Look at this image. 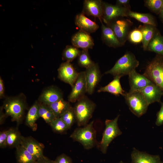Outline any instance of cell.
<instances>
[{"label":"cell","instance_id":"cell-1","mask_svg":"<svg viewBox=\"0 0 163 163\" xmlns=\"http://www.w3.org/2000/svg\"><path fill=\"white\" fill-rule=\"evenodd\" d=\"M139 64V61L132 53L127 52L116 62L113 67L106 71V74H110L114 77H120L129 75Z\"/></svg>","mask_w":163,"mask_h":163},{"label":"cell","instance_id":"cell-2","mask_svg":"<svg viewBox=\"0 0 163 163\" xmlns=\"http://www.w3.org/2000/svg\"><path fill=\"white\" fill-rule=\"evenodd\" d=\"M94 122L92 121L83 127L76 128L70 136L73 141L80 143L86 149H91L98 144Z\"/></svg>","mask_w":163,"mask_h":163},{"label":"cell","instance_id":"cell-3","mask_svg":"<svg viewBox=\"0 0 163 163\" xmlns=\"http://www.w3.org/2000/svg\"><path fill=\"white\" fill-rule=\"evenodd\" d=\"M96 106V104L85 95L77 101L73 108L78 126H85L88 124Z\"/></svg>","mask_w":163,"mask_h":163},{"label":"cell","instance_id":"cell-4","mask_svg":"<svg viewBox=\"0 0 163 163\" xmlns=\"http://www.w3.org/2000/svg\"><path fill=\"white\" fill-rule=\"evenodd\" d=\"M143 75L163 91V56L156 54L146 66Z\"/></svg>","mask_w":163,"mask_h":163},{"label":"cell","instance_id":"cell-5","mask_svg":"<svg viewBox=\"0 0 163 163\" xmlns=\"http://www.w3.org/2000/svg\"><path fill=\"white\" fill-rule=\"evenodd\" d=\"M119 116L120 115H118L113 119H106L105 121V127L102 138L97 145L98 148L103 154L106 153L107 148L112 141L122 133L118 124Z\"/></svg>","mask_w":163,"mask_h":163},{"label":"cell","instance_id":"cell-6","mask_svg":"<svg viewBox=\"0 0 163 163\" xmlns=\"http://www.w3.org/2000/svg\"><path fill=\"white\" fill-rule=\"evenodd\" d=\"M131 111L140 117L147 112L149 104L139 91H129L123 96Z\"/></svg>","mask_w":163,"mask_h":163},{"label":"cell","instance_id":"cell-7","mask_svg":"<svg viewBox=\"0 0 163 163\" xmlns=\"http://www.w3.org/2000/svg\"><path fill=\"white\" fill-rule=\"evenodd\" d=\"M6 116H9L13 121L16 122L19 125L23 120L26 105L24 101L18 97L7 99L2 106Z\"/></svg>","mask_w":163,"mask_h":163},{"label":"cell","instance_id":"cell-8","mask_svg":"<svg viewBox=\"0 0 163 163\" xmlns=\"http://www.w3.org/2000/svg\"><path fill=\"white\" fill-rule=\"evenodd\" d=\"M132 24L130 20L120 18L112 21L106 25L112 29L118 40L123 46L128 39L129 29Z\"/></svg>","mask_w":163,"mask_h":163},{"label":"cell","instance_id":"cell-9","mask_svg":"<svg viewBox=\"0 0 163 163\" xmlns=\"http://www.w3.org/2000/svg\"><path fill=\"white\" fill-rule=\"evenodd\" d=\"M102 21L108 24L119 18L128 17L127 14L130 9L116 5H113L103 2Z\"/></svg>","mask_w":163,"mask_h":163},{"label":"cell","instance_id":"cell-10","mask_svg":"<svg viewBox=\"0 0 163 163\" xmlns=\"http://www.w3.org/2000/svg\"><path fill=\"white\" fill-rule=\"evenodd\" d=\"M84 72L87 92L89 94H92L101 77L98 65L94 63L91 67L86 69Z\"/></svg>","mask_w":163,"mask_h":163},{"label":"cell","instance_id":"cell-11","mask_svg":"<svg viewBox=\"0 0 163 163\" xmlns=\"http://www.w3.org/2000/svg\"><path fill=\"white\" fill-rule=\"evenodd\" d=\"M87 92L86 84L84 71L79 72L77 78L69 94V102L74 103L85 96Z\"/></svg>","mask_w":163,"mask_h":163},{"label":"cell","instance_id":"cell-12","mask_svg":"<svg viewBox=\"0 0 163 163\" xmlns=\"http://www.w3.org/2000/svg\"><path fill=\"white\" fill-rule=\"evenodd\" d=\"M58 77L62 81L71 86H73L79 73L75 69L70 62H66L61 64L58 69Z\"/></svg>","mask_w":163,"mask_h":163},{"label":"cell","instance_id":"cell-13","mask_svg":"<svg viewBox=\"0 0 163 163\" xmlns=\"http://www.w3.org/2000/svg\"><path fill=\"white\" fill-rule=\"evenodd\" d=\"M20 145L32 155L37 161L44 156L43 145L31 136H22Z\"/></svg>","mask_w":163,"mask_h":163},{"label":"cell","instance_id":"cell-14","mask_svg":"<svg viewBox=\"0 0 163 163\" xmlns=\"http://www.w3.org/2000/svg\"><path fill=\"white\" fill-rule=\"evenodd\" d=\"M103 2L101 0H85L82 13L99 18L102 22Z\"/></svg>","mask_w":163,"mask_h":163},{"label":"cell","instance_id":"cell-15","mask_svg":"<svg viewBox=\"0 0 163 163\" xmlns=\"http://www.w3.org/2000/svg\"><path fill=\"white\" fill-rule=\"evenodd\" d=\"M71 42L74 46L82 50L92 49L94 43L90 34L80 30L72 37Z\"/></svg>","mask_w":163,"mask_h":163},{"label":"cell","instance_id":"cell-16","mask_svg":"<svg viewBox=\"0 0 163 163\" xmlns=\"http://www.w3.org/2000/svg\"><path fill=\"white\" fill-rule=\"evenodd\" d=\"M130 89L129 91H139L153 83L144 75L137 72L134 70L129 75Z\"/></svg>","mask_w":163,"mask_h":163},{"label":"cell","instance_id":"cell-17","mask_svg":"<svg viewBox=\"0 0 163 163\" xmlns=\"http://www.w3.org/2000/svg\"><path fill=\"white\" fill-rule=\"evenodd\" d=\"M139 91L149 105L155 102H161V99L163 95V91L154 83L142 88Z\"/></svg>","mask_w":163,"mask_h":163},{"label":"cell","instance_id":"cell-18","mask_svg":"<svg viewBox=\"0 0 163 163\" xmlns=\"http://www.w3.org/2000/svg\"><path fill=\"white\" fill-rule=\"evenodd\" d=\"M131 163H163L159 155H153L134 148L131 154Z\"/></svg>","mask_w":163,"mask_h":163},{"label":"cell","instance_id":"cell-19","mask_svg":"<svg viewBox=\"0 0 163 163\" xmlns=\"http://www.w3.org/2000/svg\"><path fill=\"white\" fill-rule=\"evenodd\" d=\"M63 99L61 91L56 88L51 86L46 89L40 96V103L49 105L59 100Z\"/></svg>","mask_w":163,"mask_h":163},{"label":"cell","instance_id":"cell-20","mask_svg":"<svg viewBox=\"0 0 163 163\" xmlns=\"http://www.w3.org/2000/svg\"><path fill=\"white\" fill-rule=\"evenodd\" d=\"M75 23L80 30L89 34L95 32L99 27L98 25L95 22L87 18L82 13L76 15Z\"/></svg>","mask_w":163,"mask_h":163},{"label":"cell","instance_id":"cell-21","mask_svg":"<svg viewBox=\"0 0 163 163\" xmlns=\"http://www.w3.org/2000/svg\"><path fill=\"white\" fill-rule=\"evenodd\" d=\"M101 23V38L104 43L110 47L116 48L122 46L112 29Z\"/></svg>","mask_w":163,"mask_h":163},{"label":"cell","instance_id":"cell-22","mask_svg":"<svg viewBox=\"0 0 163 163\" xmlns=\"http://www.w3.org/2000/svg\"><path fill=\"white\" fill-rule=\"evenodd\" d=\"M120 78L118 76L114 77L111 82L107 85L100 88L97 92H108L116 96L121 95L123 96L126 92L122 88L120 81Z\"/></svg>","mask_w":163,"mask_h":163},{"label":"cell","instance_id":"cell-23","mask_svg":"<svg viewBox=\"0 0 163 163\" xmlns=\"http://www.w3.org/2000/svg\"><path fill=\"white\" fill-rule=\"evenodd\" d=\"M146 50L163 56V36L157 30L149 43Z\"/></svg>","mask_w":163,"mask_h":163},{"label":"cell","instance_id":"cell-24","mask_svg":"<svg viewBox=\"0 0 163 163\" xmlns=\"http://www.w3.org/2000/svg\"><path fill=\"white\" fill-rule=\"evenodd\" d=\"M138 28L141 30L142 35V47L144 50H146L148 44L158 29L156 27L149 24L139 25Z\"/></svg>","mask_w":163,"mask_h":163},{"label":"cell","instance_id":"cell-25","mask_svg":"<svg viewBox=\"0 0 163 163\" xmlns=\"http://www.w3.org/2000/svg\"><path fill=\"white\" fill-rule=\"evenodd\" d=\"M39 108V103L36 102L29 110L26 117V124L33 131L37 128L36 121L40 118Z\"/></svg>","mask_w":163,"mask_h":163},{"label":"cell","instance_id":"cell-26","mask_svg":"<svg viewBox=\"0 0 163 163\" xmlns=\"http://www.w3.org/2000/svg\"><path fill=\"white\" fill-rule=\"evenodd\" d=\"M15 156L17 163H36L37 160L21 145L16 148Z\"/></svg>","mask_w":163,"mask_h":163},{"label":"cell","instance_id":"cell-27","mask_svg":"<svg viewBox=\"0 0 163 163\" xmlns=\"http://www.w3.org/2000/svg\"><path fill=\"white\" fill-rule=\"evenodd\" d=\"M127 16L136 19L144 24L152 25L155 27L157 26L155 18L150 14L140 13L130 10L128 12Z\"/></svg>","mask_w":163,"mask_h":163},{"label":"cell","instance_id":"cell-28","mask_svg":"<svg viewBox=\"0 0 163 163\" xmlns=\"http://www.w3.org/2000/svg\"><path fill=\"white\" fill-rule=\"evenodd\" d=\"M48 105L56 118L60 117L71 106L69 102L64 100L63 98Z\"/></svg>","mask_w":163,"mask_h":163},{"label":"cell","instance_id":"cell-29","mask_svg":"<svg viewBox=\"0 0 163 163\" xmlns=\"http://www.w3.org/2000/svg\"><path fill=\"white\" fill-rule=\"evenodd\" d=\"M7 137V146L15 147L21 145L22 136L18 128H10Z\"/></svg>","mask_w":163,"mask_h":163},{"label":"cell","instance_id":"cell-30","mask_svg":"<svg viewBox=\"0 0 163 163\" xmlns=\"http://www.w3.org/2000/svg\"><path fill=\"white\" fill-rule=\"evenodd\" d=\"M39 114L49 124L56 118L48 105L39 103Z\"/></svg>","mask_w":163,"mask_h":163},{"label":"cell","instance_id":"cell-31","mask_svg":"<svg viewBox=\"0 0 163 163\" xmlns=\"http://www.w3.org/2000/svg\"><path fill=\"white\" fill-rule=\"evenodd\" d=\"M81 51L73 45H67L63 51L62 59L70 62L78 56Z\"/></svg>","mask_w":163,"mask_h":163},{"label":"cell","instance_id":"cell-32","mask_svg":"<svg viewBox=\"0 0 163 163\" xmlns=\"http://www.w3.org/2000/svg\"><path fill=\"white\" fill-rule=\"evenodd\" d=\"M78 65L82 67L88 68L94 62L93 61L89 54L88 50H82L78 56Z\"/></svg>","mask_w":163,"mask_h":163},{"label":"cell","instance_id":"cell-33","mask_svg":"<svg viewBox=\"0 0 163 163\" xmlns=\"http://www.w3.org/2000/svg\"><path fill=\"white\" fill-rule=\"evenodd\" d=\"M50 125L53 130L57 133H64L69 129L67 125L60 117L56 118Z\"/></svg>","mask_w":163,"mask_h":163},{"label":"cell","instance_id":"cell-34","mask_svg":"<svg viewBox=\"0 0 163 163\" xmlns=\"http://www.w3.org/2000/svg\"><path fill=\"white\" fill-rule=\"evenodd\" d=\"M145 6L152 12L159 14L163 5V0H145L144 1Z\"/></svg>","mask_w":163,"mask_h":163},{"label":"cell","instance_id":"cell-35","mask_svg":"<svg viewBox=\"0 0 163 163\" xmlns=\"http://www.w3.org/2000/svg\"><path fill=\"white\" fill-rule=\"evenodd\" d=\"M60 117L70 128L76 120L73 107L71 106Z\"/></svg>","mask_w":163,"mask_h":163},{"label":"cell","instance_id":"cell-36","mask_svg":"<svg viewBox=\"0 0 163 163\" xmlns=\"http://www.w3.org/2000/svg\"><path fill=\"white\" fill-rule=\"evenodd\" d=\"M128 39L130 42L134 44L142 42L143 37L141 31L138 28L130 31Z\"/></svg>","mask_w":163,"mask_h":163},{"label":"cell","instance_id":"cell-37","mask_svg":"<svg viewBox=\"0 0 163 163\" xmlns=\"http://www.w3.org/2000/svg\"><path fill=\"white\" fill-rule=\"evenodd\" d=\"M10 129L1 132L0 133V147L4 148L7 146V137Z\"/></svg>","mask_w":163,"mask_h":163},{"label":"cell","instance_id":"cell-38","mask_svg":"<svg viewBox=\"0 0 163 163\" xmlns=\"http://www.w3.org/2000/svg\"><path fill=\"white\" fill-rule=\"evenodd\" d=\"M54 161V163H72L71 158L64 154L58 156Z\"/></svg>","mask_w":163,"mask_h":163},{"label":"cell","instance_id":"cell-39","mask_svg":"<svg viewBox=\"0 0 163 163\" xmlns=\"http://www.w3.org/2000/svg\"><path fill=\"white\" fill-rule=\"evenodd\" d=\"M161 107L160 110L156 114V119L155 124L157 126H159L163 124V102L160 103Z\"/></svg>","mask_w":163,"mask_h":163},{"label":"cell","instance_id":"cell-40","mask_svg":"<svg viewBox=\"0 0 163 163\" xmlns=\"http://www.w3.org/2000/svg\"><path fill=\"white\" fill-rule=\"evenodd\" d=\"M129 2V0H117L116 5L130 9Z\"/></svg>","mask_w":163,"mask_h":163},{"label":"cell","instance_id":"cell-41","mask_svg":"<svg viewBox=\"0 0 163 163\" xmlns=\"http://www.w3.org/2000/svg\"><path fill=\"white\" fill-rule=\"evenodd\" d=\"M36 163H54V161L44 156L37 161Z\"/></svg>","mask_w":163,"mask_h":163},{"label":"cell","instance_id":"cell-42","mask_svg":"<svg viewBox=\"0 0 163 163\" xmlns=\"http://www.w3.org/2000/svg\"><path fill=\"white\" fill-rule=\"evenodd\" d=\"M4 87L3 81L0 77V97L2 98L4 96Z\"/></svg>","mask_w":163,"mask_h":163},{"label":"cell","instance_id":"cell-43","mask_svg":"<svg viewBox=\"0 0 163 163\" xmlns=\"http://www.w3.org/2000/svg\"><path fill=\"white\" fill-rule=\"evenodd\" d=\"M3 108L2 107L0 108V123L1 125L4 123L5 119L6 117L5 113H4L2 111Z\"/></svg>","mask_w":163,"mask_h":163},{"label":"cell","instance_id":"cell-44","mask_svg":"<svg viewBox=\"0 0 163 163\" xmlns=\"http://www.w3.org/2000/svg\"><path fill=\"white\" fill-rule=\"evenodd\" d=\"M159 18L161 21L163 23V5H162L161 11L159 13Z\"/></svg>","mask_w":163,"mask_h":163},{"label":"cell","instance_id":"cell-45","mask_svg":"<svg viewBox=\"0 0 163 163\" xmlns=\"http://www.w3.org/2000/svg\"><path fill=\"white\" fill-rule=\"evenodd\" d=\"M119 163H124L123 161H121Z\"/></svg>","mask_w":163,"mask_h":163}]
</instances>
